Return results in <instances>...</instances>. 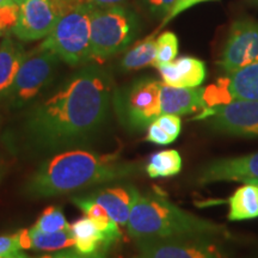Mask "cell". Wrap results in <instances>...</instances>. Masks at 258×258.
<instances>
[{
	"instance_id": "cell-1",
	"label": "cell",
	"mask_w": 258,
	"mask_h": 258,
	"mask_svg": "<svg viewBox=\"0 0 258 258\" xmlns=\"http://www.w3.org/2000/svg\"><path fill=\"white\" fill-rule=\"evenodd\" d=\"M112 96L110 74L99 66L83 67L25 112L21 146L34 156L88 147L106 125Z\"/></svg>"
},
{
	"instance_id": "cell-2",
	"label": "cell",
	"mask_w": 258,
	"mask_h": 258,
	"mask_svg": "<svg viewBox=\"0 0 258 258\" xmlns=\"http://www.w3.org/2000/svg\"><path fill=\"white\" fill-rule=\"evenodd\" d=\"M141 172L143 164L122 159L117 153L99 154L86 148L70 150L47 158L27 180L24 194L31 199L54 198L132 178Z\"/></svg>"
},
{
	"instance_id": "cell-3",
	"label": "cell",
	"mask_w": 258,
	"mask_h": 258,
	"mask_svg": "<svg viewBox=\"0 0 258 258\" xmlns=\"http://www.w3.org/2000/svg\"><path fill=\"white\" fill-rule=\"evenodd\" d=\"M127 230L134 239L200 238L219 240L228 235L224 225L186 212L160 194H141L139 190L135 195Z\"/></svg>"
},
{
	"instance_id": "cell-4",
	"label": "cell",
	"mask_w": 258,
	"mask_h": 258,
	"mask_svg": "<svg viewBox=\"0 0 258 258\" xmlns=\"http://www.w3.org/2000/svg\"><path fill=\"white\" fill-rule=\"evenodd\" d=\"M140 30L138 16L121 5L96 6L91 12V60L104 61L133 43Z\"/></svg>"
},
{
	"instance_id": "cell-5",
	"label": "cell",
	"mask_w": 258,
	"mask_h": 258,
	"mask_svg": "<svg viewBox=\"0 0 258 258\" xmlns=\"http://www.w3.org/2000/svg\"><path fill=\"white\" fill-rule=\"evenodd\" d=\"M92 8V3L85 2L61 16L40 46L54 51L61 61L71 66L91 60Z\"/></svg>"
},
{
	"instance_id": "cell-6",
	"label": "cell",
	"mask_w": 258,
	"mask_h": 258,
	"mask_svg": "<svg viewBox=\"0 0 258 258\" xmlns=\"http://www.w3.org/2000/svg\"><path fill=\"white\" fill-rule=\"evenodd\" d=\"M163 82L143 78L112 96V106L122 127L129 133L146 131L154 120L161 116L160 93Z\"/></svg>"
},
{
	"instance_id": "cell-7",
	"label": "cell",
	"mask_w": 258,
	"mask_h": 258,
	"mask_svg": "<svg viewBox=\"0 0 258 258\" xmlns=\"http://www.w3.org/2000/svg\"><path fill=\"white\" fill-rule=\"evenodd\" d=\"M59 62L54 51L41 46L25 53L8 97L10 105L19 109L31 102L53 80Z\"/></svg>"
},
{
	"instance_id": "cell-8",
	"label": "cell",
	"mask_w": 258,
	"mask_h": 258,
	"mask_svg": "<svg viewBox=\"0 0 258 258\" xmlns=\"http://www.w3.org/2000/svg\"><path fill=\"white\" fill-rule=\"evenodd\" d=\"M89 0H24L19 5L18 22L12 34L32 42L47 37L61 16Z\"/></svg>"
},
{
	"instance_id": "cell-9",
	"label": "cell",
	"mask_w": 258,
	"mask_h": 258,
	"mask_svg": "<svg viewBox=\"0 0 258 258\" xmlns=\"http://www.w3.org/2000/svg\"><path fill=\"white\" fill-rule=\"evenodd\" d=\"M213 131L239 138H258V101H233L206 108L196 116Z\"/></svg>"
},
{
	"instance_id": "cell-10",
	"label": "cell",
	"mask_w": 258,
	"mask_h": 258,
	"mask_svg": "<svg viewBox=\"0 0 258 258\" xmlns=\"http://www.w3.org/2000/svg\"><path fill=\"white\" fill-rule=\"evenodd\" d=\"M135 245L141 258H227L218 239L140 238Z\"/></svg>"
},
{
	"instance_id": "cell-11",
	"label": "cell",
	"mask_w": 258,
	"mask_h": 258,
	"mask_svg": "<svg viewBox=\"0 0 258 258\" xmlns=\"http://www.w3.org/2000/svg\"><path fill=\"white\" fill-rule=\"evenodd\" d=\"M258 62V22L238 19L231 25L218 64L225 73Z\"/></svg>"
},
{
	"instance_id": "cell-12",
	"label": "cell",
	"mask_w": 258,
	"mask_h": 258,
	"mask_svg": "<svg viewBox=\"0 0 258 258\" xmlns=\"http://www.w3.org/2000/svg\"><path fill=\"white\" fill-rule=\"evenodd\" d=\"M203 97L207 108L233 101H258V62L226 73L205 88Z\"/></svg>"
},
{
	"instance_id": "cell-13",
	"label": "cell",
	"mask_w": 258,
	"mask_h": 258,
	"mask_svg": "<svg viewBox=\"0 0 258 258\" xmlns=\"http://www.w3.org/2000/svg\"><path fill=\"white\" fill-rule=\"evenodd\" d=\"M198 185L218 182H240L258 179V152L233 158H218L201 166L196 172Z\"/></svg>"
},
{
	"instance_id": "cell-14",
	"label": "cell",
	"mask_w": 258,
	"mask_h": 258,
	"mask_svg": "<svg viewBox=\"0 0 258 258\" xmlns=\"http://www.w3.org/2000/svg\"><path fill=\"white\" fill-rule=\"evenodd\" d=\"M137 192L135 186L127 184L102 188L84 196L104 208L118 225L127 226Z\"/></svg>"
},
{
	"instance_id": "cell-15",
	"label": "cell",
	"mask_w": 258,
	"mask_h": 258,
	"mask_svg": "<svg viewBox=\"0 0 258 258\" xmlns=\"http://www.w3.org/2000/svg\"><path fill=\"white\" fill-rule=\"evenodd\" d=\"M74 251L88 258H105L112 246L103 231L89 217H83L70 226Z\"/></svg>"
},
{
	"instance_id": "cell-16",
	"label": "cell",
	"mask_w": 258,
	"mask_h": 258,
	"mask_svg": "<svg viewBox=\"0 0 258 258\" xmlns=\"http://www.w3.org/2000/svg\"><path fill=\"white\" fill-rule=\"evenodd\" d=\"M163 83L173 88L195 89L205 82L206 63L194 56H182L172 62L158 67Z\"/></svg>"
},
{
	"instance_id": "cell-17",
	"label": "cell",
	"mask_w": 258,
	"mask_h": 258,
	"mask_svg": "<svg viewBox=\"0 0 258 258\" xmlns=\"http://www.w3.org/2000/svg\"><path fill=\"white\" fill-rule=\"evenodd\" d=\"M203 92L205 88H173L163 83L160 93L161 114L182 116L202 111L207 108Z\"/></svg>"
},
{
	"instance_id": "cell-18",
	"label": "cell",
	"mask_w": 258,
	"mask_h": 258,
	"mask_svg": "<svg viewBox=\"0 0 258 258\" xmlns=\"http://www.w3.org/2000/svg\"><path fill=\"white\" fill-rule=\"evenodd\" d=\"M18 232L23 250L56 252V251L74 247V239L70 228L59 232H51V233L41 232L35 227L25 228Z\"/></svg>"
},
{
	"instance_id": "cell-19",
	"label": "cell",
	"mask_w": 258,
	"mask_h": 258,
	"mask_svg": "<svg viewBox=\"0 0 258 258\" xmlns=\"http://www.w3.org/2000/svg\"><path fill=\"white\" fill-rule=\"evenodd\" d=\"M25 51L21 44L5 36L0 43V101L8 99Z\"/></svg>"
},
{
	"instance_id": "cell-20",
	"label": "cell",
	"mask_w": 258,
	"mask_h": 258,
	"mask_svg": "<svg viewBox=\"0 0 258 258\" xmlns=\"http://www.w3.org/2000/svg\"><path fill=\"white\" fill-rule=\"evenodd\" d=\"M228 199V221H244L258 218V185L243 183Z\"/></svg>"
},
{
	"instance_id": "cell-21",
	"label": "cell",
	"mask_w": 258,
	"mask_h": 258,
	"mask_svg": "<svg viewBox=\"0 0 258 258\" xmlns=\"http://www.w3.org/2000/svg\"><path fill=\"white\" fill-rule=\"evenodd\" d=\"M72 202L79 209H82L86 217L91 218L96 222V225L101 228L103 233L106 235V238L112 244H116L121 239L122 232L120 230V225L104 211V208L95 202L90 201L84 195L73 196Z\"/></svg>"
},
{
	"instance_id": "cell-22",
	"label": "cell",
	"mask_w": 258,
	"mask_h": 258,
	"mask_svg": "<svg viewBox=\"0 0 258 258\" xmlns=\"http://www.w3.org/2000/svg\"><path fill=\"white\" fill-rule=\"evenodd\" d=\"M157 53V38L156 34L144 38L138 42L135 46L129 49L122 57L120 69L123 72L138 71L154 63Z\"/></svg>"
},
{
	"instance_id": "cell-23",
	"label": "cell",
	"mask_w": 258,
	"mask_h": 258,
	"mask_svg": "<svg viewBox=\"0 0 258 258\" xmlns=\"http://www.w3.org/2000/svg\"><path fill=\"white\" fill-rule=\"evenodd\" d=\"M182 166L183 160L178 151L165 150L151 156L145 171L151 178H166L178 175Z\"/></svg>"
},
{
	"instance_id": "cell-24",
	"label": "cell",
	"mask_w": 258,
	"mask_h": 258,
	"mask_svg": "<svg viewBox=\"0 0 258 258\" xmlns=\"http://www.w3.org/2000/svg\"><path fill=\"white\" fill-rule=\"evenodd\" d=\"M178 37L172 31H165L157 37V53L153 66L158 69L176 60L178 54Z\"/></svg>"
},
{
	"instance_id": "cell-25",
	"label": "cell",
	"mask_w": 258,
	"mask_h": 258,
	"mask_svg": "<svg viewBox=\"0 0 258 258\" xmlns=\"http://www.w3.org/2000/svg\"><path fill=\"white\" fill-rule=\"evenodd\" d=\"M70 226L71 224H69V221L66 220L61 208L51 206V207L44 209L41 217L37 219V221L35 222V225L32 227H35L36 230L41 232L51 233V232L69 230Z\"/></svg>"
},
{
	"instance_id": "cell-26",
	"label": "cell",
	"mask_w": 258,
	"mask_h": 258,
	"mask_svg": "<svg viewBox=\"0 0 258 258\" xmlns=\"http://www.w3.org/2000/svg\"><path fill=\"white\" fill-rule=\"evenodd\" d=\"M19 5L14 4L0 8V36H6L14 32L18 22Z\"/></svg>"
},
{
	"instance_id": "cell-27",
	"label": "cell",
	"mask_w": 258,
	"mask_h": 258,
	"mask_svg": "<svg viewBox=\"0 0 258 258\" xmlns=\"http://www.w3.org/2000/svg\"><path fill=\"white\" fill-rule=\"evenodd\" d=\"M154 122L165 132V134L171 139L172 143L178 139L182 132V120L178 115H161Z\"/></svg>"
},
{
	"instance_id": "cell-28",
	"label": "cell",
	"mask_w": 258,
	"mask_h": 258,
	"mask_svg": "<svg viewBox=\"0 0 258 258\" xmlns=\"http://www.w3.org/2000/svg\"><path fill=\"white\" fill-rule=\"evenodd\" d=\"M22 250L23 249H22L19 232H16L14 234L0 235V256L16 253Z\"/></svg>"
},
{
	"instance_id": "cell-29",
	"label": "cell",
	"mask_w": 258,
	"mask_h": 258,
	"mask_svg": "<svg viewBox=\"0 0 258 258\" xmlns=\"http://www.w3.org/2000/svg\"><path fill=\"white\" fill-rule=\"evenodd\" d=\"M207 2H217V0H176L175 6H173L172 10H171L170 14L163 19V23H161L160 28H163L164 25H166L169 22L172 21L173 18H176L177 16L183 14V12L186 11V10H189L190 8H192V6L202 4V3H207Z\"/></svg>"
},
{
	"instance_id": "cell-30",
	"label": "cell",
	"mask_w": 258,
	"mask_h": 258,
	"mask_svg": "<svg viewBox=\"0 0 258 258\" xmlns=\"http://www.w3.org/2000/svg\"><path fill=\"white\" fill-rule=\"evenodd\" d=\"M145 4L151 14L165 18L176 4V0H145Z\"/></svg>"
},
{
	"instance_id": "cell-31",
	"label": "cell",
	"mask_w": 258,
	"mask_h": 258,
	"mask_svg": "<svg viewBox=\"0 0 258 258\" xmlns=\"http://www.w3.org/2000/svg\"><path fill=\"white\" fill-rule=\"evenodd\" d=\"M40 258H88V257H84V256H82V254H79L78 252H76L72 247V249L56 251V252L46 254V256H42Z\"/></svg>"
},
{
	"instance_id": "cell-32",
	"label": "cell",
	"mask_w": 258,
	"mask_h": 258,
	"mask_svg": "<svg viewBox=\"0 0 258 258\" xmlns=\"http://www.w3.org/2000/svg\"><path fill=\"white\" fill-rule=\"evenodd\" d=\"M96 6H114V5H121L125 0H89Z\"/></svg>"
},
{
	"instance_id": "cell-33",
	"label": "cell",
	"mask_w": 258,
	"mask_h": 258,
	"mask_svg": "<svg viewBox=\"0 0 258 258\" xmlns=\"http://www.w3.org/2000/svg\"><path fill=\"white\" fill-rule=\"evenodd\" d=\"M0 258H31V257H29L25 253L22 252V251H19V252H16V253L6 254V256H0Z\"/></svg>"
},
{
	"instance_id": "cell-34",
	"label": "cell",
	"mask_w": 258,
	"mask_h": 258,
	"mask_svg": "<svg viewBox=\"0 0 258 258\" xmlns=\"http://www.w3.org/2000/svg\"><path fill=\"white\" fill-rule=\"evenodd\" d=\"M5 172H6V166H5V164L3 163V161H0V183H2L3 178H4Z\"/></svg>"
},
{
	"instance_id": "cell-35",
	"label": "cell",
	"mask_w": 258,
	"mask_h": 258,
	"mask_svg": "<svg viewBox=\"0 0 258 258\" xmlns=\"http://www.w3.org/2000/svg\"><path fill=\"white\" fill-rule=\"evenodd\" d=\"M15 3L12 0H0V8L3 6H9V5H14Z\"/></svg>"
},
{
	"instance_id": "cell-36",
	"label": "cell",
	"mask_w": 258,
	"mask_h": 258,
	"mask_svg": "<svg viewBox=\"0 0 258 258\" xmlns=\"http://www.w3.org/2000/svg\"><path fill=\"white\" fill-rule=\"evenodd\" d=\"M243 183H253V184L258 185V179H247V180H245V182H243Z\"/></svg>"
},
{
	"instance_id": "cell-37",
	"label": "cell",
	"mask_w": 258,
	"mask_h": 258,
	"mask_svg": "<svg viewBox=\"0 0 258 258\" xmlns=\"http://www.w3.org/2000/svg\"><path fill=\"white\" fill-rule=\"evenodd\" d=\"M12 2H14V3H15V4H17V5H21V4H22V3H23V2H24V0H12Z\"/></svg>"
},
{
	"instance_id": "cell-38",
	"label": "cell",
	"mask_w": 258,
	"mask_h": 258,
	"mask_svg": "<svg viewBox=\"0 0 258 258\" xmlns=\"http://www.w3.org/2000/svg\"><path fill=\"white\" fill-rule=\"evenodd\" d=\"M134 258H141V257H139V256H138V257H134Z\"/></svg>"
},
{
	"instance_id": "cell-39",
	"label": "cell",
	"mask_w": 258,
	"mask_h": 258,
	"mask_svg": "<svg viewBox=\"0 0 258 258\" xmlns=\"http://www.w3.org/2000/svg\"><path fill=\"white\" fill-rule=\"evenodd\" d=\"M254 2H256V3H258V0H254Z\"/></svg>"
}]
</instances>
